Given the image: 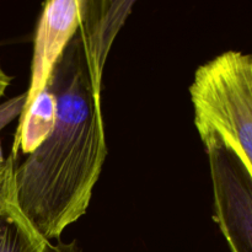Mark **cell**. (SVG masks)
<instances>
[{
  "instance_id": "1",
  "label": "cell",
  "mask_w": 252,
  "mask_h": 252,
  "mask_svg": "<svg viewBox=\"0 0 252 252\" xmlns=\"http://www.w3.org/2000/svg\"><path fill=\"white\" fill-rule=\"evenodd\" d=\"M132 1H85L83 20L46 86L56 101L52 132L15 166L17 202L48 241L86 213L107 157L101 80Z\"/></svg>"
},
{
  "instance_id": "6",
  "label": "cell",
  "mask_w": 252,
  "mask_h": 252,
  "mask_svg": "<svg viewBox=\"0 0 252 252\" xmlns=\"http://www.w3.org/2000/svg\"><path fill=\"white\" fill-rule=\"evenodd\" d=\"M56 120V101L48 88L21 111L19 127L15 134L11 155L16 159L17 153L31 154L52 132Z\"/></svg>"
},
{
  "instance_id": "3",
  "label": "cell",
  "mask_w": 252,
  "mask_h": 252,
  "mask_svg": "<svg viewBox=\"0 0 252 252\" xmlns=\"http://www.w3.org/2000/svg\"><path fill=\"white\" fill-rule=\"evenodd\" d=\"M199 137L208 157L214 220L231 252H252V176L220 138Z\"/></svg>"
},
{
  "instance_id": "4",
  "label": "cell",
  "mask_w": 252,
  "mask_h": 252,
  "mask_svg": "<svg viewBox=\"0 0 252 252\" xmlns=\"http://www.w3.org/2000/svg\"><path fill=\"white\" fill-rule=\"evenodd\" d=\"M84 9L85 0H54L44 4L34 37L31 84L22 110L46 88L57 59L80 26Z\"/></svg>"
},
{
  "instance_id": "2",
  "label": "cell",
  "mask_w": 252,
  "mask_h": 252,
  "mask_svg": "<svg viewBox=\"0 0 252 252\" xmlns=\"http://www.w3.org/2000/svg\"><path fill=\"white\" fill-rule=\"evenodd\" d=\"M198 134H214L252 176V53L228 51L198 66L189 86Z\"/></svg>"
},
{
  "instance_id": "8",
  "label": "cell",
  "mask_w": 252,
  "mask_h": 252,
  "mask_svg": "<svg viewBox=\"0 0 252 252\" xmlns=\"http://www.w3.org/2000/svg\"><path fill=\"white\" fill-rule=\"evenodd\" d=\"M5 164H6V158L2 157L1 145H0V172H1L2 169H4V167H5Z\"/></svg>"
},
{
  "instance_id": "7",
  "label": "cell",
  "mask_w": 252,
  "mask_h": 252,
  "mask_svg": "<svg viewBox=\"0 0 252 252\" xmlns=\"http://www.w3.org/2000/svg\"><path fill=\"white\" fill-rule=\"evenodd\" d=\"M10 83H11V76L2 69L1 63H0V98L4 96L5 91L9 88Z\"/></svg>"
},
{
  "instance_id": "5",
  "label": "cell",
  "mask_w": 252,
  "mask_h": 252,
  "mask_svg": "<svg viewBox=\"0 0 252 252\" xmlns=\"http://www.w3.org/2000/svg\"><path fill=\"white\" fill-rule=\"evenodd\" d=\"M16 159L6 158L0 172V252H53L47 240L25 216L15 189Z\"/></svg>"
}]
</instances>
